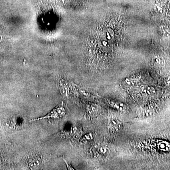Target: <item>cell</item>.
<instances>
[{
	"label": "cell",
	"mask_w": 170,
	"mask_h": 170,
	"mask_svg": "<svg viewBox=\"0 0 170 170\" xmlns=\"http://www.w3.org/2000/svg\"><path fill=\"white\" fill-rule=\"evenodd\" d=\"M141 90L144 93L151 96L154 95L156 94V90L152 86H144L141 88Z\"/></svg>",
	"instance_id": "obj_2"
},
{
	"label": "cell",
	"mask_w": 170,
	"mask_h": 170,
	"mask_svg": "<svg viewBox=\"0 0 170 170\" xmlns=\"http://www.w3.org/2000/svg\"><path fill=\"white\" fill-rule=\"evenodd\" d=\"M64 162L65 163H66V165H67V166L69 170H73V169H72V168L71 166H70V164L68 163L67 162H66V160H64Z\"/></svg>",
	"instance_id": "obj_8"
},
{
	"label": "cell",
	"mask_w": 170,
	"mask_h": 170,
	"mask_svg": "<svg viewBox=\"0 0 170 170\" xmlns=\"http://www.w3.org/2000/svg\"><path fill=\"white\" fill-rule=\"evenodd\" d=\"M109 125L113 129H118L121 127V123L117 119H111L109 121Z\"/></svg>",
	"instance_id": "obj_4"
},
{
	"label": "cell",
	"mask_w": 170,
	"mask_h": 170,
	"mask_svg": "<svg viewBox=\"0 0 170 170\" xmlns=\"http://www.w3.org/2000/svg\"><path fill=\"white\" fill-rule=\"evenodd\" d=\"M41 163V159L39 157H36L33 158L29 161V165L30 167H35L37 166Z\"/></svg>",
	"instance_id": "obj_5"
},
{
	"label": "cell",
	"mask_w": 170,
	"mask_h": 170,
	"mask_svg": "<svg viewBox=\"0 0 170 170\" xmlns=\"http://www.w3.org/2000/svg\"><path fill=\"white\" fill-rule=\"evenodd\" d=\"M109 104L113 108H116L119 111H124L126 109L125 105L123 103L115 102L109 101Z\"/></svg>",
	"instance_id": "obj_3"
},
{
	"label": "cell",
	"mask_w": 170,
	"mask_h": 170,
	"mask_svg": "<svg viewBox=\"0 0 170 170\" xmlns=\"http://www.w3.org/2000/svg\"><path fill=\"white\" fill-rule=\"evenodd\" d=\"M90 109L91 111L93 112H96L98 111L99 110V107L96 104H93L90 106Z\"/></svg>",
	"instance_id": "obj_7"
},
{
	"label": "cell",
	"mask_w": 170,
	"mask_h": 170,
	"mask_svg": "<svg viewBox=\"0 0 170 170\" xmlns=\"http://www.w3.org/2000/svg\"><path fill=\"white\" fill-rule=\"evenodd\" d=\"M66 114V110L64 106V103L63 102L59 104L51 112L48 113L45 116L39 118L38 119H33L30 121H38V120H43L45 119H59L64 116Z\"/></svg>",
	"instance_id": "obj_1"
},
{
	"label": "cell",
	"mask_w": 170,
	"mask_h": 170,
	"mask_svg": "<svg viewBox=\"0 0 170 170\" xmlns=\"http://www.w3.org/2000/svg\"><path fill=\"white\" fill-rule=\"evenodd\" d=\"M102 44H103L104 46H107V45H108V42L106 41H103L102 42Z\"/></svg>",
	"instance_id": "obj_10"
},
{
	"label": "cell",
	"mask_w": 170,
	"mask_h": 170,
	"mask_svg": "<svg viewBox=\"0 0 170 170\" xmlns=\"http://www.w3.org/2000/svg\"><path fill=\"white\" fill-rule=\"evenodd\" d=\"M98 151L99 153H101L102 154H108L109 152V149L108 148H106V146H101L98 149Z\"/></svg>",
	"instance_id": "obj_6"
},
{
	"label": "cell",
	"mask_w": 170,
	"mask_h": 170,
	"mask_svg": "<svg viewBox=\"0 0 170 170\" xmlns=\"http://www.w3.org/2000/svg\"><path fill=\"white\" fill-rule=\"evenodd\" d=\"M106 34H107V39H109V40H111V34H110V33L109 32H107V33H106Z\"/></svg>",
	"instance_id": "obj_9"
}]
</instances>
